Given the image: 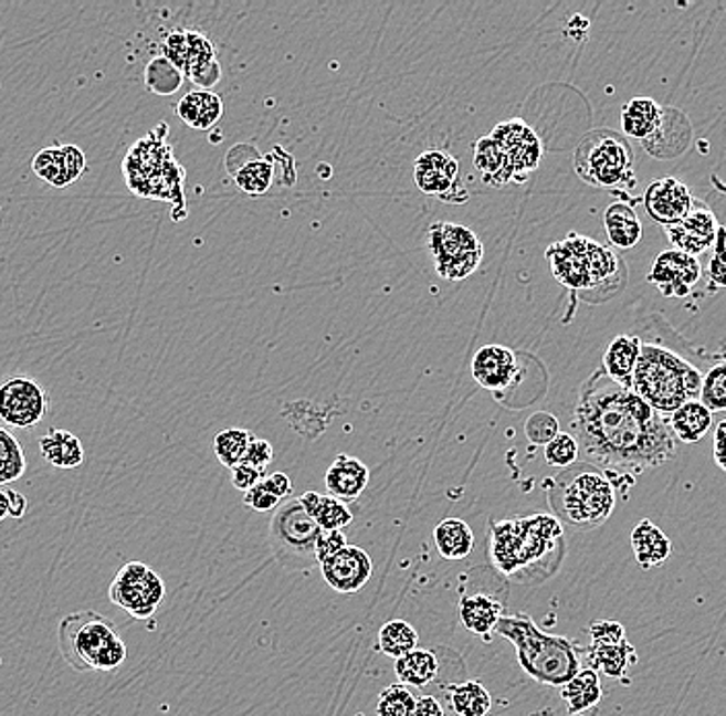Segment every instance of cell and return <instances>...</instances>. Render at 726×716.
<instances>
[{"label": "cell", "instance_id": "50", "mask_svg": "<svg viewBox=\"0 0 726 716\" xmlns=\"http://www.w3.org/2000/svg\"><path fill=\"white\" fill-rule=\"evenodd\" d=\"M273 459H275V451H273L271 442H266L263 438L252 436L250 446H248L246 456H244L242 463L266 471V467L273 463Z\"/></svg>", "mask_w": 726, "mask_h": 716}, {"label": "cell", "instance_id": "12", "mask_svg": "<svg viewBox=\"0 0 726 716\" xmlns=\"http://www.w3.org/2000/svg\"><path fill=\"white\" fill-rule=\"evenodd\" d=\"M50 397L30 376H13L0 385V420L11 428L28 430L46 418Z\"/></svg>", "mask_w": 726, "mask_h": 716}, {"label": "cell", "instance_id": "36", "mask_svg": "<svg viewBox=\"0 0 726 716\" xmlns=\"http://www.w3.org/2000/svg\"><path fill=\"white\" fill-rule=\"evenodd\" d=\"M438 671H440V663L432 651L418 649V651L394 661L397 677L401 680L402 685H411V687H425V685L432 684L433 680L438 677Z\"/></svg>", "mask_w": 726, "mask_h": 716}, {"label": "cell", "instance_id": "56", "mask_svg": "<svg viewBox=\"0 0 726 716\" xmlns=\"http://www.w3.org/2000/svg\"><path fill=\"white\" fill-rule=\"evenodd\" d=\"M442 203H466V199H469V192H466V188L463 187V182L461 180H456L454 185H452V188H450L449 192H444L442 197H438Z\"/></svg>", "mask_w": 726, "mask_h": 716}, {"label": "cell", "instance_id": "35", "mask_svg": "<svg viewBox=\"0 0 726 716\" xmlns=\"http://www.w3.org/2000/svg\"><path fill=\"white\" fill-rule=\"evenodd\" d=\"M587 654L595 671L603 673L611 680H623L638 663V653L628 640L621 644H611V646H592L590 644Z\"/></svg>", "mask_w": 726, "mask_h": 716}, {"label": "cell", "instance_id": "30", "mask_svg": "<svg viewBox=\"0 0 726 716\" xmlns=\"http://www.w3.org/2000/svg\"><path fill=\"white\" fill-rule=\"evenodd\" d=\"M685 125H690L685 114H681L677 109L665 108V118H663V125L659 128V133L652 139L642 143V145L646 147L650 156H680L685 151V147L690 145V139H692V130L680 133V126Z\"/></svg>", "mask_w": 726, "mask_h": 716}, {"label": "cell", "instance_id": "23", "mask_svg": "<svg viewBox=\"0 0 726 716\" xmlns=\"http://www.w3.org/2000/svg\"><path fill=\"white\" fill-rule=\"evenodd\" d=\"M665 108L652 97H634L621 109V130L630 139L646 143L663 125Z\"/></svg>", "mask_w": 726, "mask_h": 716}, {"label": "cell", "instance_id": "43", "mask_svg": "<svg viewBox=\"0 0 726 716\" xmlns=\"http://www.w3.org/2000/svg\"><path fill=\"white\" fill-rule=\"evenodd\" d=\"M273 166L266 159L248 161L235 171V187L250 197H261L273 187Z\"/></svg>", "mask_w": 726, "mask_h": 716}, {"label": "cell", "instance_id": "38", "mask_svg": "<svg viewBox=\"0 0 726 716\" xmlns=\"http://www.w3.org/2000/svg\"><path fill=\"white\" fill-rule=\"evenodd\" d=\"M446 692L459 716H487L492 710V694L480 682L446 685Z\"/></svg>", "mask_w": 726, "mask_h": 716}, {"label": "cell", "instance_id": "11", "mask_svg": "<svg viewBox=\"0 0 726 716\" xmlns=\"http://www.w3.org/2000/svg\"><path fill=\"white\" fill-rule=\"evenodd\" d=\"M109 601L124 609L135 620H149L164 603L166 585L161 577L143 561H128L109 585Z\"/></svg>", "mask_w": 726, "mask_h": 716}, {"label": "cell", "instance_id": "13", "mask_svg": "<svg viewBox=\"0 0 726 716\" xmlns=\"http://www.w3.org/2000/svg\"><path fill=\"white\" fill-rule=\"evenodd\" d=\"M506 151L511 159L516 185H523L533 171L539 168L543 157L541 139L520 118H512L495 126L490 135Z\"/></svg>", "mask_w": 726, "mask_h": 716}, {"label": "cell", "instance_id": "29", "mask_svg": "<svg viewBox=\"0 0 726 716\" xmlns=\"http://www.w3.org/2000/svg\"><path fill=\"white\" fill-rule=\"evenodd\" d=\"M603 698L601 677L595 670H580L568 684L561 687V701L566 702L570 715H582L599 706Z\"/></svg>", "mask_w": 726, "mask_h": 716}, {"label": "cell", "instance_id": "40", "mask_svg": "<svg viewBox=\"0 0 726 716\" xmlns=\"http://www.w3.org/2000/svg\"><path fill=\"white\" fill-rule=\"evenodd\" d=\"M182 71L166 56H155L145 66V87L155 95H173L182 87Z\"/></svg>", "mask_w": 726, "mask_h": 716}, {"label": "cell", "instance_id": "26", "mask_svg": "<svg viewBox=\"0 0 726 716\" xmlns=\"http://www.w3.org/2000/svg\"><path fill=\"white\" fill-rule=\"evenodd\" d=\"M632 549H634L635 561L642 570H650L656 566H663L673 546L663 530L659 529L652 520H640L632 530Z\"/></svg>", "mask_w": 726, "mask_h": 716}, {"label": "cell", "instance_id": "4", "mask_svg": "<svg viewBox=\"0 0 726 716\" xmlns=\"http://www.w3.org/2000/svg\"><path fill=\"white\" fill-rule=\"evenodd\" d=\"M702 382L704 375L681 349L663 341L642 339L632 390L656 413L663 418L673 415L685 403L697 401Z\"/></svg>", "mask_w": 726, "mask_h": 716}, {"label": "cell", "instance_id": "20", "mask_svg": "<svg viewBox=\"0 0 726 716\" xmlns=\"http://www.w3.org/2000/svg\"><path fill=\"white\" fill-rule=\"evenodd\" d=\"M459 180V161L442 149H428L415 161V185L425 194L442 197Z\"/></svg>", "mask_w": 726, "mask_h": 716}, {"label": "cell", "instance_id": "52", "mask_svg": "<svg viewBox=\"0 0 726 716\" xmlns=\"http://www.w3.org/2000/svg\"><path fill=\"white\" fill-rule=\"evenodd\" d=\"M347 537L343 530H323L320 537H318V544H316V560H318V566L320 561H325L326 558L335 556L337 551H340L343 547H347Z\"/></svg>", "mask_w": 726, "mask_h": 716}, {"label": "cell", "instance_id": "48", "mask_svg": "<svg viewBox=\"0 0 726 716\" xmlns=\"http://www.w3.org/2000/svg\"><path fill=\"white\" fill-rule=\"evenodd\" d=\"M708 277L716 287H726V230L720 228L716 242H714V254L708 265Z\"/></svg>", "mask_w": 726, "mask_h": 716}, {"label": "cell", "instance_id": "2", "mask_svg": "<svg viewBox=\"0 0 726 716\" xmlns=\"http://www.w3.org/2000/svg\"><path fill=\"white\" fill-rule=\"evenodd\" d=\"M551 273L588 304H601L628 283V268L615 250L587 235L568 234L547 249Z\"/></svg>", "mask_w": 726, "mask_h": 716}, {"label": "cell", "instance_id": "42", "mask_svg": "<svg viewBox=\"0 0 726 716\" xmlns=\"http://www.w3.org/2000/svg\"><path fill=\"white\" fill-rule=\"evenodd\" d=\"M28 468L25 452L9 430L0 428V487L23 477Z\"/></svg>", "mask_w": 726, "mask_h": 716}, {"label": "cell", "instance_id": "15", "mask_svg": "<svg viewBox=\"0 0 726 716\" xmlns=\"http://www.w3.org/2000/svg\"><path fill=\"white\" fill-rule=\"evenodd\" d=\"M718 230H720V225L716 221V215L712 213L711 207L702 203L699 199H694L692 211L685 215L683 221H680L677 225L665 228L666 238L673 244V249L692 254L696 259L714 246Z\"/></svg>", "mask_w": 726, "mask_h": 716}, {"label": "cell", "instance_id": "53", "mask_svg": "<svg viewBox=\"0 0 726 716\" xmlns=\"http://www.w3.org/2000/svg\"><path fill=\"white\" fill-rule=\"evenodd\" d=\"M263 485L278 499L290 498L294 492V483L285 473H271L263 480Z\"/></svg>", "mask_w": 726, "mask_h": 716}, {"label": "cell", "instance_id": "28", "mask_svg": "<svg viewBox=\"0 0 726 716\" xmlns=\"http://www.w3.org/2000/svg\"><path fill=\"white\" fill-rule=\"evenodd\" d=\"M178 116L186 126L211 130L223 116V102L213 92H192L178 102Z\"/></svg>", "mask_w": 726, "mask_h": 716}, {"label": "cell", "instance_id": "46", "mask_svg": "<svg viewBox=\"0 0 726 716\" xmlns=\"http://www.w3.org/2000/svg\"><path fill=\"white\" fill-rule=\"evenodd\" d=\"M525 434L530 444L545 449L554 438L559 436V421L549 411H537L526 420Z\"/></svg>", "mask_w": 726, "mask_h": 716}, {"label": "cell", "instance_id": "3", "mask_svg": "<svg viewBox=\"0 0 726 716\" xmlns=\"http://www.w3.org/2000/svg\"><path fill=\"white\" fill-rule=\"evenodd\" d=\"M490 554L495 568L512 580L526 582L537 566L564 558V525L554 514H530L490 523ZM547 564V561H545Z\"/></svg>", "mask_w": 726, "mask_h": 716}, {"label": "cell", "instance_id": "24", "mask_svg": "<svg viewBox=\"0 0 726 716\" xmlns=\"http://www.w3.org/2000/svg\"><path fill=\"white\" fill-rule=\"evenodd\" d=\"M642 339L640 335H619L609 343L604 351L603 370L613 382H618L625 389H632L635 364L640 358Z\"/></svg>", "mask_w": 726, "mask_h": 716}, {"label": "cell", "instance_id": "8", "mask_svg": "<svg viewBox=\"0 0 726 716\" xmlns=\"http://www.w3.org/2000/svg\"><path fill=\"white\" fill-rule=\"evenodd\" d=\"M634 149L623 133L609 128L590 130L574 151V170L597 188L635 187Z\"/></svg>", "mask_w": 726, "mask_h": 716}, {"label": "cell", "instance_id": "19", "mask_svg": "<svg viewBox=\"0 0 726 716\" xmlns=\"http://www.w3.org/2000/svg\"><path fill=\"white\" fill-rule=\"evenodd\" d=\"M31 168L38 178H42L50 187L66 188L77 182L87 168L85 154L77 145H59L46 147L33 157Z\"/></svg>", "mask_w": 726, "mask_h": 716}, {"label": "cell", "instance_id": "32", "mask_svg": "<svg viewBox=\"0 0 726 716\" xmlns=\"http://www.w3.org/2000/svg\"><path fill=\"white\" fill-rule=\"evenodd\" d=\"M40 451L52 467L75 468L85 461V449L75 434L69 430H50L40 438Z\"/></svg>", "mask_w": 726, "mask_h": 716}, {"label": "cell", "instance_id": "49", "mask_svg": "<svg viewBox=\"0 0 726 716\" xmlns=\"http://www.w3.org/2000/svg\"><path fill=\"white\" fill-rule=\"evenodd\" d=\"M244 504L248 508H252L254 513H273L281 506V499L273 496L261 482L256 487H252L250 492L244 494Z\"/></svg>", "mask_w": 726, "mask_h": 716}, {"label": "cell", "instance_id": "51", "mask_svg": "<svg viewBox=\"0 0 726 716\" xmlns=\"http://www.w3.org/2000/svg\"><path fill=\"white\" fill-rule=\"evenodd\" d=\"M264 477H266L264 468L252 467L246 463H240L238 467L232 468L233 487L242 494H246L252 487H256L259 483L263 482Z\"/></svg>", "mask_w": 726, "mask_h": 716}, {"label": "cell", "instance_id": "1", "mask_svg": "<svg viewBox=\"0 0 726 716\" xmlns=\"http://www.w3.org/2000/svg\"><path fill=\"white\" fill-rule=\"evenodd\" d=\"M572 430L580 454L609 477H634L675 456V436L665 418L634 390L613 382L603 368L580 387Z\"/></svg>", "mask_w": 726, "mask_h": 716}, {"label": "cell", "instance_id": "31", "mask_svg": "<svg viewBox=\"0 0 726 716\" xmlns=\"http://www.w3.org/2000/svg\"><path fill=\"white\" fill-rule=\"evenodd\" d=\"M435 549L444 560H464L475 549L473 529L461 518H446L433 529Z\"/></svg>", "mask_w": 726, "mask_h": 716}, {"label": "cell", "instance_id": "25", "mask_svg": "<svg viewBox=\"0 0 726 716\" xmlns=\"http://www.w3.org/2000/svg\"><path fill=\"white\" fill-rule=\"evenodd\" d=\"M473 161L475 170L480 171L481 180L487 187L502 188L516 182L511 159L492 137H483L475 143Z\"/></svg>", "mask_w": 726, "mask_h": 716}, {"label": "cell", "instance_id": "57", "mask_svg": "<svg viewBox=\"0 0 726 716\" xmlns=\"http://www.w3.org/2000/svg\"><path fill=\"white\" fill-rule=\"evenodd\" d=\"M9 498H11V518H23L28 513V498L15 489H9Z\"/></svg>", "mask_w": 726, "mask_h": 716}, {"label": "cell", "instance_id": "16", "mask_svg": "<svg viewBox=\"0 0 726 716\" xmlns=\"http://www.w3.org/2000/svg\"><path fill=\"white\" fill-rule=\"evenodd\" d=\"M326 585L340 594H354L366 587L373 572L370 556L357 546L343 547L335 556L320 561Z\"/></svg>", "mask_w": 726, "mask_h": 716}, {"label": "cell", "instance_id": "10", "mask_svg": "<svg viewBox=\"0 0 726 716\" xmlns=\"http://www.w3.org/2000/svg\"><path fill=\"white\" fill-rule=\"evenodd\" d=\"M430 250L438 275L449 281L466 280L480 268L483 259V244L475 232L444 221L430 228Z\"/></svg>", "mask_w": 726, "mask_h": 716}, {"label": "cell", "instance_id": "33", "mask_svg": "<svg viewBox=\"0 0 726 716\" xmlns=\"http://www.w3.org/2000/svg\"><path fill=\"white\" fill-rule=\"evenodd\" d=\"M297 499L323 530H343L354 520V513L347 508V504L333 496H320L316 492H306Z\"/></svg>", "mask_w": 726, "mask_h": 716}, {"label": "cell", "instance_id": "55", "mask_svg": "<svg viewBox=\"0 0 726 716\" xmlns=\"http://www.w3.org/2000/svg\"><path fill=\"white\" fill-rule=\"evenodd\" d=\"M415 716H444V708L438 698L433 696H419L415 704Z\"/></svg>", "mask_w": 726, "mask_h": 716}, {"label": "cell", "instance_id": "27", "mask_svg": "<svg viewBox=\"0 0 726 716\" xmlns=\"http://www.w3.org/2000/svg\"><path fill=\"white\" fill-rule=\"evenodd\" d=\"M604 230L613 249L630 250L642 240V223L630 203L609 204L604 211Z\"/></svg>", "mask_w": 726, "mask_h": 716}, {"label": "cell", "instance_id": "34", "mask_svg": "<svg viewBox=\"0 0 726 716\" xmlns=\"http://www.w3.org/2000/svg\"><path fill=\"white\" fill-rule=\"evenodd\" d=\"M712 415L714 413L699 399L685 403L671 415L673 436L681 440L683 444H697L711 432Z\"/></svg>", "mask_w": 726, "mask_h": 716}, {"label": "cell", "instance_id": "39", "mask_svg": "<svg viewBox=\"0 0 726 716\" xmlns=\"http://www.w3.org/2000/svg\"><path fill=\"white\" fill-rule=\"evenodd\" d=\"M699 401L711 409L712 413L726 411V341L716 354V364L704 375Z\"/></svg>", "mask_w": 726, "mask_h": 716}, {"label": "cell", "instance_id": "21", "mask_svg": "<svg viewBox=\"0 0 726 716\" xmlns=\"http://www.w3.org/2000/svg\"><path fill=\"white\" fill-rule=\"evenodd\" d=\"M370 483V468L356 456L339 454L326 471L325 485L328 496L340 502L359 498Z\"/></svg>", "mask_w": 726, "mask_h": 716}, {"label": "cell", "instance_id": "7", "mask_svg": "<svg viewBox=\"0 0 726 716\" xmlns=\"http://www.w3.org/2000/svg\"><path fill=\"white\" fill-rule=\"evenodd\" d=\"M59 649L64 661L81 673L116 671L128 654L116 623L95 611H77L62 620Z\"/></svg>", "mask_w": 726, "mask_h": 716}, {"label": "cell", "instance_id": "54", "mask_svg": "<svg viewBox=\"0 0 726 716\" xmlns=\"http://www.w3.org/2000/svg\"><path fill=\"white\" fill-rule=\"evenodd\" d=\"M714 461L726 471V420L720 421L714 430Z\"/></svg>", "mask_w": 726, "mask_h": 716}, {"label": "cell", "instance_id": "5", "mask_svg": "<svg viewBox=\"0 0 726 716\" xmlns=\"http://www.w3.org/2000/svg\"><path fill=\"white\" fill-rule=\"evenodd\" d=\"M495 632L511 640L518 665L530 680L549 687H564L582 670V649L578 642L543 632L525 613L504 615Z\"/></svg>", "mask_w": 726, "mask_h": 716}, {"label": "cell", "instance_id": "44", "mask_svg": "<svg viewBox=\"0 0 726 716\" xmlns=\"http://www.w3.org/2000/svg\"><path fill=\"white\" fill-rule=\"evenodd\" d=\"M415 704L418 698L409 685H388L378 696L376 713L378 716H415Z\"/></svg>", "mask_w": 726, "mask_h": 716}, {"label": "cell", "instance_id": "47", "mask_svg": "<svg viewBox=\"0 0 726 716\" xmlns=\"http://www.w3.org/2000/svg\"><path fill=\"white\" fill-rule=\"evenodd\" d=\"M588 634L592 640V646H611V644H621V642L628 640L625 628L619 622H611V620L590 623Z\"/></svg>", "mask_w": 726, "mask_h": 716}, {"label": "cell", "instance_id": "6", "mask_svg": "<svg viewBox=\"0 0 726 716\" xmlns=\"http://www.w3.org/2000/svg\"><path fill=\"white\" fill-rule=\"evenodd\" d=\"M615 487L590 463L564 468L549 485V504L561 525L574 530L599 529L615 510Z\"/></svg>", "mask_w": 726, "mask_h": 716}, {"label": "cell", "instance_id": "41", "mask_svg": "<svg viewBox=\"0 0 726 716\" xmlns=\"http://www.w3.org/2000/svg\"><path fill=\"white\" fill-rule=\"evenodd\" d=\"M250 440H252V434L242 428L221 430L213 442L219 463L228 468L238 467L246 456Z\"/></svg>", "mask_w": 726, "mask_h": 716}, {"label": "cell", "instance_id": "58", "mask_svg": "<svg viewBox=\"0 0 726 716\" xmlns=\"http://www.w3.org/2000/svg\"><path fill=\"white\" fill-rule=\"evenodd\" d=\"M11 516V498H9V489L0 487V523L4 518Z\"/></svg>", "mask_w": 726, "mask_h": 716}, {"label": "cell", "instance_id": "45", "mask_svg": "<svg viewBox=\"0 0 726 716\" xmlns=\"http://www.w3.org/2000/svg\"><path fill=\"white\" fill-rule=\"evenodd\" d=\"M543 452H545V463L549 467L561 468V471L572 467L580 459L578 440L568 432H559V436L554 438Z\"/></svg>", "mask_w": 726, "mask_h": 716}, {"label": "cell", "instance_id": "18", "mask_svg": "<svg viewBox=\"0 0 726 716\" xmlns=\"http://www.w3.org/2000/svg\"><path fill=\"white\" fill-rule=\"evenodd\" d=\"M471 375L481 389L504 392L511 389L520 375L516 354L504 345H485L475 354Z\"/></svg>", "mask_w": 726, "mask_h": 716}, {"label": "cell", "instance_id": "37", "mask_svg": "<svg viewBox=\"0 0 726 716\" xmlns=\"http://www.w3.org/2000/svg\"><path fill=\"white\" fill-rule=\"evenodd\" d=\"M418 630L404 620L387 622L378 632V651L394 661L418 651Z\"/></svg>", "mask_w": 726, "mask_h": 716}, {"label": "cell", "instance_id": "22", "mask_svg": "<svg viewBox=\"0 0 726 716\" xmlns=\"http://www.w3.org/2000/svg\"><path fill=\"white\" fill-rule=\"evenodd\" d=\"M459 618L471 634L490 639L504 618V606L492 594H463L459 601Z\"/></svg>", "mask_w": 726, "mask_h": 716}, {"label": "cell", "instance_id": "14", "mask_svg": "<svg viewBox=\"0 0 726 716\" xmlns=\"http://www.w3.org/2000/svg\"><path fill=\"white\" fill-rule=\"evenodd\" d=\"M699 277H702V265L696 256L671 249L661 252L654 259L649 273V283H652L663 296L681 299L692 294Z\"/></svg>", "mask_w": 726, "mask_h": 716}, {"label": "cell", "instance_id": "17", "mask_svg": "<svg viewBox=\"0 0 726 716\" xmlns=\"http://www.w3.org/2000/svg\"><path fill=\"white\" fill-rule=\"evenodd\" d=\"M694 197L677 178L652 180L644 192V207L650 218L663 228L677 225L692 211Z\"/></svg>", "mask_w": 726, "mask_h": 716}, {"label": "cell", "instance_id": "9", "mask_svg": "<svg viewBox=\"0 0 726 716\" xmlns=\"http://www.w3.org/2000/svg\"><path fill=\"white\" fill-rule=\"evenodd\" d=\"M320 533L323 529L304 510L299 499H290L283 506H278L277 513L271 520L269 541L273 556L292 570H306L309 566L318 564L316 544Z\"/></svg>", "mask_w": 726, "mask_h": 716}]
</instances>
